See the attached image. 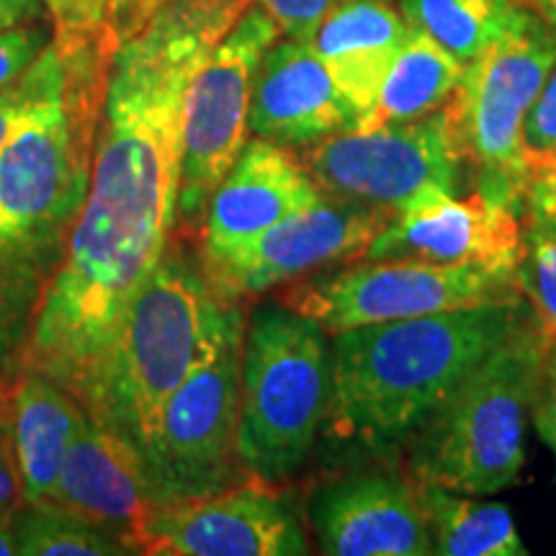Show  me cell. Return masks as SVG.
Instances as JSON below:
<instances>
[{
  "label": "cell",
  "instance_id": "obj_6",
  "mask_svg": "<svg viewBox=\"0 0 556 556\" xmlns=\"http://www.w3.org/2000/svg\"><path fill=\"white\" fill-rule=\"evenodd\" d=\"M556 62V29L533 5L520 3L516 18L486 50L464 65L448 103L451 127L475 189L523 212L528 165L523 124Z\"/></svg>",
  "mask_w": 556,
  "mask_h": 556
},
{
  "label": "cell",
  "instance_id": "obj_24",
  "mask_svg": "<svg viewBox=\"0 0 556 556\" xmlns=\"http://www.w3.org/2000/svg\"><path fill=\"white\" fill-rule=\"evenodd\" d=\"M516 281L536 317L556 336V232L526 222Z\"/></svg>",
  "mask_w": 556,
  "mask_h": 556
},
{
  "label": "cell",
  "instance_id": "obj_5",
  "mask_svg": "<svg viewBox=\"0 0 556 556\" xmlns=\"http://www.w3.org/2000/svg\"><path fill=\"white\" fill-rule=\"evenodd\" d=\"M330 336L287 304L250 317L240 366V467L250 479L283 484L307 462L328 417Z\"/></svg>",
  "mask_w": 556,
  "mask_h": 556
},
{
  "label": "cell",
  "instance_id": "obj_9",
  "mask_svg": "<svg viewBox=\"0 0 556 556\" xmlns=\"http://www.w3.org/2000/svg\"><path fill=\"white\" fill-rule=\"evenodd\" d=\"M242 338L191 374L160 409L142 448L152 505L212 495L245 475L238 454Z\"/></svg>",
  "mask_w": 556,
  "mask_h": 556
},
{
  "label": "cell",
  "instance_id": "obj_7",
  "mask_svg": "<svg viewBox=\"0 0 556 556\" xmlns=\"http://www.w3.org/2000/svg\"><path fill=\"white\" fill-rule=\"evenodd\" d=\"M513 299H523V294L518 289L516 268L510 266L361 258L356 266L302 278L283 294L281 304L315 319L328 336H338L361 325Z\"/></svg>",
  "mask_w": 556,
  "mask_h": 556
},
{
  "label": "cell",
  "instance_id": "obj_37",
  "mask_svg": "<svg viewBox=\"0 0 556 556\" xmlns=\"http://www.w3.org/2000/svg\"><path fill=\"white\" fill-rule=\"evenodd\" d=\"M523 3H528V0H523Z\"/></svg>",
  "mask_w": 556,
  "mask_h": 556
},
{
  "label": "cell",
  "instance_id": "obj_20",
  "mask_svg": "<svg viewBox=\"0 0 556 556\" xmlns=\"http://www.w3.org/2000/svg\"><path fill=\"white\" fill-rule=\"evenodd\" d=\"M464 65L428 34L409 29L405 45L389 65L371 114L358 127H394L426 119L454 99Z\"/></svg>",
  "mask_w": 556,
  "mask_h": 556
},
{
  "label": "cell",
  "instance_id": "obj_17",
  "mask_svg": "<svg viewBox=\"0 0 556 556\" xmlns=\"http://www.w3.org/2000/svg\"><path fill=\"white\" fill-rule=\"evenodd\" d=\"M45 503L106 528L137 554L139 531L155 507L139 448L90 415L70 443L58 482Z\"/></svg>",
  "mask_w": 556,
  "mask_h": 556
},
{
  "label": "cell",
  "instance_id": "obj_30",
  "mask_svg": "<svg viewBox=\"0 0 556 556\" xmlns=\"http://www.w3.org/2000/svg\"><path fill=\"white\" fill-rule=\"evenodd\" d=\"M109 0H54L52 16L58 24V39H83L101 34Z\"/></svg>",
  "mask_w": 556,
  "mask_h": 556
},
{
  "label": "cell",
  "instance_id": "obj_35",
  "mask_svg": "<svg viewBox=\"0 0 556 556\" xmlns=\"http://www.w3.org/2000/svg\"><path fill=\"white\" fill-rule=\"evenodd\" d=\"M16 554L13 541V510H0V556Z\"/></svg>",
  "mask_w": 556,
  "mask_h": 556
},
{
  "label": "cell",
  "instance_id": "obj_8",
  "mask_svg": "<svg viewBox=\"0 0 556 556\" xmlns=\"http://www.w3.org/2000/svg\"><path fill=\"white\" fill-rule=\"evenodd\" d=\"M281 37L261 5H250L208 52L189 83L180 116V189L176 219L201 225L208 199L248 144L253 80L263 54Z\"/></svg>",
  "mask_w": 556,
  "mask_h": 556
},
{
  "label": "cell",
  "instance_id": "obj_19",
  "mask_svg": "<svg viewBox=\"0 0 556 556\" xmlns=\"http://www.w3.org/2000/svg\"><path fill=\"white\" fill-rule=\"evenodd\" d=\"M86 407L41 371L24 374L11 400V443L24 505H39L58 482L70 443L86 422Z\"/></svg>",
  "mask_w": 556,
  "mask_h": 556
},
{
  "label": "cell",
  "instance_id": "obj_11",
  "mask_svg": "<svg viewBox=\"0 0 556 556\" xmlns=\"http://www.w3.org/2000/svg\"><path fill=\"white\" fill-rule=\"evenodd\" d=\"M394 208L325 197L289 214L250 245L201 268L222 296L238 299L302 281L332 263L364 258L366 248L389 225Z\"/></svg>",
  "mask_w": 556,
  "mask_h": 556
},
{
  "label": "cell",
  "instance_id": "obj_10",
  "mask_svg": "<svg viewBox=\"0 0 556 556\" xmlns=\"http://www.w3.org/2000/svg\"><path fill=\"white\" fill-rule=\"evenodd\" d=\"M299 163L325 197L400 208L430 189L456 191L467 165L448 106L394 127H353L296 150Z\"/></svg>",
  "mask_w": 556,
  "mask_h": 556
},
{
  "label": "cell",
  "instance_id": "obj_29",
  "mask_svg": "<svg viewBox=\"0 0 556 556\" xmlns=\"http://www.w3.org/2000/svg\"><path fill=\"white\" fill-rule=\"evenodd\" d=\"M163 3L165 0H109L101 24V37L109 50L116 52L124 41L135 37Z\"/></svg>",
  "mask_w": 556,
  "mask_h": 556
},
{
  "label": "cell",
  "instance_id": "obj_16",
  "mask_svg": "<svg viewBox=\"0 0 556 556\" xmlns=\"http://www.w3.org/2000/svg\"><path fill=\"white\" fill-rule=\"evenodd\" d=\"M323 191L296 155L266 139H250L208 199L201 258H219L250 245L299 208L317 204Z\"/></svg>",
  "mask_w": 556,
  "mask_h": 556
},
{
  "label": "cell",
  "instance_id": "obj_32",
  "mask_svg": "<svg viewBox=\"0 0 556 556\" xmlns=\"http://www.w3.org/2000/svg\"><path fill=\"white\" fill-rule=\"evenodd\" d=\"M533 422H536L539 435L544 438L546 446L556 456V336L552 340V348H548L544 374H541L536 405H533Z\"/></svg>",
  "mask_w": 556,
  "mask_h": 556
},
{
  "label": "cell",
  "instance_id": "obj_2",
  "mask_svg": "<svg viewBox=\"0 0 556 556\" xmlns=\"http://www.w3.org/2000/svg\"><path fill=\"white\" fill-rule=\"evenodd\" d=\"M528 315L523 296L330 336L332 389L323 433L364 448L402 441Z\"/></svg>",
  "mask_w": 556,
  "mask_h": 556
},
{
  "label": "cell",
  "instance_id": "obj_14",
  "mask_svg": "<svg viewBox=\"0 0 556 556\" xmlns=\"http://www.w3.org/2000/svg\"><path fill=\"white\" fill-rule=\"evenodd\" d=\"M309 523L330 556L433 554L413 471L368 469L328 482L309 500Z\"/></svg>",
  "mask_w": 556,
  "mask_h": 556
},
{
  "label": "cell",
  "instance_id": "obj_22",
  "mask_svg": "<svg viewBox=\"0 0 556 556\" xmlns=\"http://www.w3.org/2000/svg\"><path fill=\"white\" fill-rule=\"evenodd\" d=\"M409 29L428 34L462 65L477 60L516 18L523 0H397Z\"/></svg>",
  "mask_w": 556,
  "mask_h": 556
},
{
  "label": "cell",
  "instance_id": "obj_28",
  "mask_svg": "<svg viewBox=\"0 0 556 556\" xmlns=\"http://www.w3.org/2000/svg\"><path fill=\"white\" fill-rule=\"evenodd\" d=\"M276 21L281 37L312 41L338 0H255Z\"/></svg>",
  "mask_w": 556,
  "mask_h": 556
},
{
  "label": "cell",
  "instance_id": "obj_18",
  "mask_svg": "<svg viewBox=\"0 0 556 556\" xmlns=\"http://www.w3.org/2000/svg\"><path fill=\"white\" fill-rule=\"evenodd\" d=\"M407 34V21L392 0H338L312 37V47L361 122L371 114Z\"/></svg>",
  "mask_w": 556,
  "mask_h": 556
},
{
  "label": "cell",
  "instance_id": "obj_34",
  "mask_svg": "<svg viewBox=\"0 0 556 556\" xmlns=\"http://www.w3.org/2000/svg\"><path fill=\"white\" fill-rule=\"evenodd\" d=\"M45 0H0V31L34 24V21H45Z\"/></svg>",
  "mask_w": 556,
  "mask_h": 556
},
{
  "label": "cell",
  "instance_id": "obj_25",
  "mask_svg": "<svg viewBox=\"0 0 556 556\" xmlns=\"http://www.w3.org/2000/svg\"><path fill=\"white\" fill-rule=\"evenodd\" d=\"M62 86H65V62H62L58 45L52 41L13 86L0 90V150L13 131L29 119L34 109Z\"/></svg>",
  "mask_w": 556,
  "mask_h": 556
},
{
  "label": "cell",
  "instance_id": "obj_3",
  "mask_svg": "<svg viewBox=\"0 0 556 556\" xmlns=\"http://www.w3.org/2000/svg\"><path fill=\"white\" fill-rule=\"evenodd\" d=\"M245 325L235 299L222 296L204 268L180 250H165L131 299L86 413L142 454L170 394L219 358Z\"/></svg>",
  "mask_w": 556,
  "mask_h": 556
},
{
  "label": "cell",
  "instance_id": "obj_1",
  "mask_svg": "<svg viewBox=\"0 0 556 556\" xmlns=\"http://www.w3.org/2000/svg\"><path fill=\"white\" fill-rule=\"evenodd\" d=\"M250 3L165 0L111 60L86 201L29 338V368L83 407L131 299L168 250L186 90Z\"/></svg>",
  "mask_w": 556,
  "mask_h": 556
},
{
  "label": "cell",
  "instance_id": "obj_12",
  "mask_svg": "<svg viewBox=\"0 0 556 556\" xmlns=\"http://www.w3.org/2000/svg\"><path fill=\"white\" fill-rule=\"evenodd\" d=\"M157 556H294L307 554L296 510L274 484H229L212 495L155 505L137 539Z\"/></svg>",
  "mask_w": 556,
  "mask_h": 556
},
{
  "label": "cell",
  "instance_id": "obj_31",
  "mask_svg": "<svg viewBox=\"0 0 556 556\" xmlns=\"http://www.w3.org/2000/svg\"><path fill=\"white\" fill-rule=\"evenodd\" d=\"M523 217L531 225L556 232V168L528 180L523 191Z\"/></svg>",
  "mask_w": 556,
  "mask_h": 556
},
{
  "label": "cell",
  "instance_id": "obj_15",
  "mask_svg": "<svg viewBox=\"0 0 556 556\" xmlns=\"http://www.w3.org/2000/svg\"><path fill=\"white\" fill-rule=\"evenodd\" d=\"M358 124L312 41L278 37L268 47L253 80L250 135L299 150Z\"/></svg>",
  "mask_w": 556,
  "mask_h": 556
},
{
  "label": "cell",
  "instance_id": "obj_13",
  "mask_svg": "<svg viewBox=\"0 0 556 556\" xmlns=\"http://www.w3.org/2000/svg\"><path fill=\"white\" fill-rule=\"evenodd\" d=\"M523 250L520 208L484 197L454 191H420L394 208L389 225L366 248L364 258H420L433 263H484L516 268Z\"/></svg>",
  "mask_w": 556,
  "mask_h": 556
},
{
  "label": "cell",
  "instance_id": "obj_27",
  "mask_svg": "<svg viewBox=\"0 0 556 556\" xmlns=\"http://www.w3.org/2000/svg\"><path fill=\"white\" fill-rule=\"evenodd\" d=\"M50 45L52 31L45 21L0 31V90L13 86Z\"/></svg>",
  "mask_w": 556,
  "mask_h": 556
},
{
  "label": "cell",
  "instance_id": "obj_36",
  "mask_svg": "<svg viewBox=\"0 0 556 556\" xmlns=\"http://www.w3.org/2000/svg\"><path fill=\"white\" fill-rule=\"evenodd\" d=\"M528 5H533L556 29V0H528Z\"/></svg>",
  "mask_w": 556,
  "mask_h": 556
},
{
  "label": "cell",
  "instance_id": "obj_21",
  "mask_svg": "<svg viewBox=\"0 0 556 556\" xmlns=\"http://www.w3.org/2000/svg\"><path fill=\"white\" fill-rule=\"evenodd\" d=\"M420 482V479H417ZM433 554L441 556H526L510 510L500 503H482L477 495L420 482Z\"/></svg>",
  "mask_w": 556,
  "mask_h": 556
},
{
  "label": "cell",
  "instance_id": "obj_23",
  "mask_svg": "<svg viewBox=\"0 0 556 556\" xmlns=\"http://www.w3.org/2000/svg\"><path fill=\"white\" fill-rule=\"evenodd\" d=\"M13 541L21 556H129L127 541L65 507L39 503L13 513Z\"/></svg>",
  "mask_w": 556,
  "mask_h": 556
},
{
  "label": "cell",
  "instance_id": "obj_4",
  "mask_svg": "<svg viewBox=\"0 0 556 556\" xmlns=\"http://www.w3.org/2000/svg\"><path fill=\"white\" fill-rule=\"evenodd\" d=\"M554 332L531 309L407 438L409 471L426 484L495 495L520 477Z\"/></svg>",
  "mask_w": 556,
  "mask_h": 556
},
{
  "label": "cell",
  "instance_id": "obj_26",
  "mask_svg": "<svg viewBox=\"0 0 556 556\" xmlns=\"http://www.w3.org/2000/svg\"><path fill=\"white\" fill-rule=\"evenodd\" d=\"M528 176L556 168V62L523 124ZM528 178V180H531Z\"/></svg>",
  "mask_w": 556,
  "mask_h": 556
},
{
  "label": "cell",
  "instance_id": "obj_33",
  "mask_svg": "<svg viewBox=\"0 0 556 556\" xmlns=\"http://www.w3.org/2000/svg\"><path fill=\"white\" fill-rule=\"evenodd\" d=\"M24 505V492H21V477L13 456L11 443V422L0 417V510H13Z\"/></svg>",
  "mask_w": 556,
  "mask_h": 556
}]
</instances>
